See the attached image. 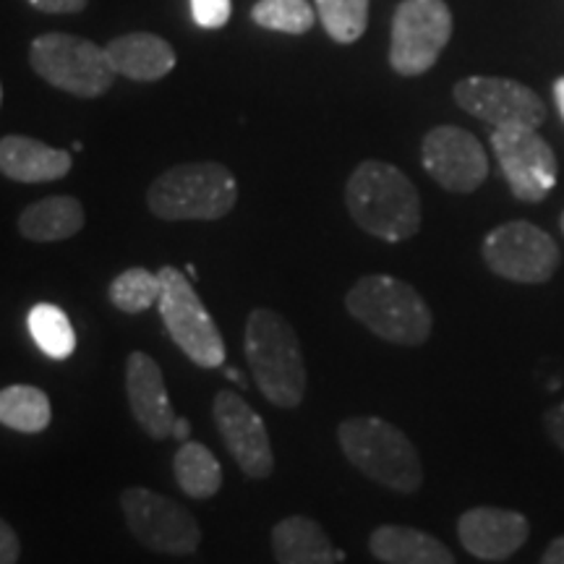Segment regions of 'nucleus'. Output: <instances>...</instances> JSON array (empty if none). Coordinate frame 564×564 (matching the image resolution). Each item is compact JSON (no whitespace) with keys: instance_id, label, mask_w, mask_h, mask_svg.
<instances>
[{"instance_id":"obj_13","label":"nucleus","mask_w":564,"mask_h":564,"mask_svg":"<svg viewBox=\"0 0 564 564\" xmlns=\"http://www.w3.org/2000/svg\"><path fill=\"white\" fill-rule=\"evenodd\" d=\"M421 162L426 173L453 194H470L489 175V158L474 133L457 126H436L423 137Z\"/></svg>"},{"instance_id":"obj_14","label":"nucleus","mask_w":564,"mask_h":564,"mask_svg":"<svg viewBox=\"0 0 564 564\" xmlns=\"http://www.w3.org/2000/svg\"><path fill=\"white\" fill-rule=\"evenodd\" d=\"M217 432L228 444L232 460L249 478H267L274 470V455L264 419L246 403L241 394L223 390L212 405Z\"/></svg>"},{"instance_id":"obj_37","label":"nucleus","mask_w":564,"mask_h":564,"mask_svg":"<svg viewBox=\"0 0 564 564\" xmlns=\"http://www.w3.org/2000/svg\"><path fill=\"white\" fill-rule=\"evenodd\" d=\"M560 228H562V232H564V212H562V220H560Z\"/></svg>"},{"instance_id":"obj_11","label":"nucleus","mask_w":564,"mask_h":564,"mask_svg":"<svg viewBox=\"0 0 564 564\" xmlns=\"http://www.w3.org/2000/svg\"><path fill=\"white\" fill-rule=\"evenodd\" d=\"M491 150L514 199L544 202L556 186V158L549 141L528 126L491 131Z\"/></svg>"},{"instance_id":"obj_35","label":"nucleus","mask_w":564,"mask_h":564,"mask_svg":"<svg viewBox=\"0 0 564 564\" xmlns=\"http://www.w3.org/2000/svg\"><path fill=\"white\" fill-rule=\"evenodd\" d=\"M225 377H228L232 384L243 387V390H246V384H249V382H246V379H243V373L238 371V369H232V366H225Z\"/></svg>"},{"instance_id":"obj_23","label":"nucleus","mask_w":564,"mask_h":564,"mask_svg":"<svg viewBox=\"0 0 564 564\" xmlns=\"http://www.w3.org/2000/svg\"><path fill=\"white\" fill-rule=\"evenodd\" d=\"M51 398L32 384H11L0 390V423L21 434H40L51 426Z\"/></svg>"},{"instance_id":"obj_8","label":"nucleus","mask_w":564,"mask_h":564,"mask_svg":"<svg viewBox=\"0 0 564 564\" xmlns=\"http://www.w3.org/2000/svg\"><path fill=\"white\" fill-rule=\"evenodd\" d=\"M121 510L126 525L141 546L158 554H194L202 544V528L186 507L171 497L131 486L121 494Z\"/></svg>"},{"instance_id":"obj_16","label":"nucleus","mask_w":564,"mask_h":564,"mask_svg":"<svg viewBox=\"0 0 564 564\" xmlns=\"http://www.w3.org/2000/svg\"><path fill=\"white\" fill-rule=\"evenodd\" d=\"M457 533L468 554L486 562H502L525 544L531 525L520 512L502 507H474L460 518Z\"/></svg>"},{"instance_id":"obj_32","label":"nucleus","mask_w":564,"mask_h":564,"mask_svg":"<svg viewBox=\"0 0 564 564\" xmlns=\"http://www.w3.org/2000/svg\"><path fill=\"white\" fill-rule=\"evenodd\" d=\"M541 564H564V535L562 539H554L552 544H549Z\"/></svg>"},{"instance_id":"obj_2","label":"nucleus","mask_w":564,"mask_h":564,"mask_svg":"<svg viewBox=\"0 0 564 564\" xmlns=\"http://www.w3.org/2000/svg\"><path fill=\"white\" fill-rule=\"evenodd\" d=\"M246 361L259 392L278 408H299L306 398V361L293 324L272 308H257L246 322Z\"/></svg>"},{"instance_id":"obj_3","label":"nucleus","mask_w":564,"mask_h":564,"mask_svg":"<svg viewBox=\"0 0 564 564\" xmlns=\"http://www.w3.org/2000/svg\"><path fill=\"white\" fill-rule=\"evenodd\" d=\"M345 308L369 333L394 345H423L434 327L432 308L408 282L366 274L345 295Z\"/></svg>"},{"instance_id":"obj_7","label":"nucleus","mask_w":564,"mask_h":564,"mask_svg":"<svg viewBox=\"0 0 564 564\" xmlns=\"http://www.w3.org/2000/svg\"><path fill=\"white\" fill-rule=\"evenodd\" d=\"M30 61L47 84L76 97H100L116 82L105 47L74 34H42L32 42Z\"/></svg>"},{"instance_id":"obj_27","label":"nucleus","mask_w":564,"mask_h":564,"mask_svg":"<svg viewBox=\"0 0 564 564\" xmlns=\"http://www.w3.org/2000/svg\"><path fill=\"white\" fill-rule=\"evenodd\" d=\"M253 24L285 34H306L314 26L316 13L308 0H259L251 9Z\"/></svg>"},{"instance_id":"obj_31","label":"nucleus","mask_w":564,"mask_h":564,"mask_svg":"<svg viewBox=\"0 0 564 564\" xmlns=\"http://www.w3.org/2000/svg\"><path fill=\"white\" fill-rule=\"evenodd\" d=\"M546 429L552 434V440L556 442V447L564 453V403L554 405L552 411L546 413Z\"/></svg>"},{"instance_id":"obj_5","label":"nucleus","mask_w":564,"mask_h":564,"mask_svg":"<svg viewBox=\"0 0 564 564\" xmlns=\"http://www.w3.org/2000/svg\"><path fill=\"white\" fill-rule=\"evenodd\" d=\"M238 202V183L220 162H183L165 171L147 192L160 220H220Z\"/></svg>"},{"instance_id":"obj_9","label":"nucleus","mask_w":564,"mask_h":564,"mask_svg":"<svg viewBox=\"0 0 564 564\" xmlns=\"http://www.w3.org/2000/svg\"><path fill=\"white\" fill-rule=\"evenodd\" d=\"M449 37L453 13L444 0H403L392 19V68L403 76L426 74L440 61Z\"/></svg>"},{"instance_id":"obj_26","label":"nucleus","mask_w":564,"mask_h":564,"mask_svg":"<svg viewBox=\"0 0 564 564\" xmlns=\"http://www.w3.org/2000/svg\"><path fill=\"white\" fill-rule=\"evenodd\" d=\"M322 26L340 45H350L369 24V0H316Z\"/></svg>"},{"instance_id":"obj_21","label":"nucleus","mask_w":564,"mask_h":564,"mask_svg":"<svg viewBox=\"0 0 564 564\" xmlns=\"http://www.w3.org/2000/svg\"><path fill=\"white\" fill-rule=\"evenodd\" d=\"M84 228V207L74 196H47L19 215V232L34 243L66 241Z\"/></svg>"},{"instance_id":"obj_30","label":"nucleus","mask_w":564,"mask_h":564,"mask_svg":"<svg viewBox=\"0 0 564 564\" xmlns=\"http://www.w3.org/2000/svg\"><path fill=\"white\" fill-rule=\"evenodd\" d=\"M30 3L45 13H79L87 9V0H30Z\"/></svg>"},{"instance_id":"obj_15","label":"nucleus","mask_w":564,"mask_h":564,"mask_svg":"<svg viewBox=\"0 0 564 564\" xmlns=\"http://www.w3.org/2000/svg\"><path fill=\"white\" fill-rule=\"evenodd\" d=\"M126 394L133 421L152 440H171L175 413L165 390L160 364L147 352H131L126 361Z\"/></svg>"},{"instance_id":"obj_29","label":"nucleus","mask_w":564,"mask_h":564,"mask_svg":"<svg viewBox=\"0 0 564 564\" xmlns=\"http://www.w3.org/2000/svg\"><path fill=\"white\" fill-rule=\"evenodd\" d=\"M19 556H21L19 535L3 518H0V564H17Z\"/></svg>"},{"instance_id":"obj_36","label":"nucleus","mask_w":564,"mask_h":564,"mask_svg":"<svg viewBox=\"0 0 564 564\" xmlns=\"http://www.w3.org/2000/svg\"><path fill=\"white\" fill-rule=\"evenodd\" d=\"M183 272H186L188 274V278H196V270H194V264H186V270H183Z\"/></svg>"},{"instance_id":"obj_1","label":"nucleus","mask_w":564,"mask_h":564,"mask_svg":"<svg viewBox=\"0 0 564 564\" xmlns=\"http://www.w3.org/2000/svg\"><path fill=\"white\" fill-rule=\"evenodd\" d=\"M345 204L358 228L387 243L408 241L421 228L419 192L390 162H361L345 186Z\"/></svg>"},{"instance_id":"obj_6","label":"nucleus","mask_w":564,"mask_h":564,"mask_svg":"<svg viewBox=\"0 0 564 564\" xmlns=\"http://www.w3.org/2000/svg\"><path fill=\"white\" fill-rule=\"evenodd\" d=\"M160 274V316L165 322L173 343L186 352L188 361L202 369L225 366V343L217 324L194 291L192 278L175 267H162Z\"/></svg>"},{"instance_id":"obj_28","label":"nucleus","mask_w":564,"mask_h":564,"mask_svg":"<svg viewBox=\"0 0 564 564\" xmlns=\"http://www.w3.org/2000/svg\"><path fill=\"white\" fill-rule=\"evenodd\" d=\"M230 0H192V17L202 30H220L230 19Z\"/></svg>"},{"instance_id":"obj_38","label":"nucleus","mask_w":564,"mask_h":564,"mask_svg":"<svg viewBox=\"0 0 564 564\" xmlns=\"http://www.w3.org/2000/svg\"><path fill=\"white\" fill-rule=\"evenodd\" d=\"M0 102H3V87H0Z\"/></svg>"},{"instance_id":"obj_18","label":"nucleus","mask_w":564,"mask_h":564,"mask_svg":"<svg viewBox=\"0 0 564 564\" xmlns=\"http://www.w3.org/2000/svg\"><path fill=\"white\" fill-rule=\"evenodd\" d=\"M105 53L116 74L133 82H160L175 68V53L165 40L150 32H133L110 40Z\"/></svg>"},{"instance_id":"obj_20","label":"nucleus","mask_w":564,"mask_h":564,"mask_svg":"<svg viewBox=\"0 0 564 564\" xmlns=\"http://www.w3.org/2000/svg\"><path fill=\"white\" fill-rule=\"evenodd\" d=\"M369 549L384 564H455L453 552L440 539L408 525L377 528Z\"/></svg>"},{"instance_id":"obj_22","label":"nucleus","mask_w":564,"mask_h":564,"mask_svg":"<svg viewBox=\"0 0 564 564\" xmlns=\"http://www.w3.org/2000/svg\"><path fill=\"white\" fill-rule=\"evenodd\" d=\"M173 474L181 491L192 499H209L223 486V465L209 447L199 442H183L173 457Z\"/></svg>"},{"instance_id":"obj_25","label":"nucleus","mask_w":564,"mask_h":564,"mask_svg":"<svg viewBox=\"0 0 564 564\" xmlns=\"http://www.w3.org/2000/svg\"><path fill=\"white\" fill-rule=\"evenodd\" d=\"M160 274L144 270V267H133L118 274L110 282L108 299L118 312L123 314H141L152 308L160 301Z\"/></svg>"},{"instance_id":"obj_24","label":"nucleus","mask_w":564,"mask_h":564,"mask_svg":"<svg viewBox=\"0 0 564 564\" xmlns=\"http://www.w3.org/2000/svg\"><path fill=\"white\" fill-rule=\"evenodd\" d=\"M30 333L45 356L63 361L76 350V333L66 312L53 303H37L30 312Z\"/></svg>"},{"instance_id":"obj_17","label":"nucleus","mask_w":564,"mask_h":564,"mask_svg":"<svg viewBox=\"0 0 564 564\" xmlns=\"http://www.w3.org/2000/svg\"><path fill=\"white\" fill-rule=\"evenodd\" d=\"M70 154L32 137L0 139V173L19 183H51L66 178Z\"/></svg>"},{"instance_id":"obj_33","label":"nucleus","mask_w":564,"mask_h":564,"mask_svg":"<svg viewBox=\"0 0 564 564\" xmlns=\"http://www.w3.org/2000/svg\"><path fill=\"white\" fill-rule=\"evenodd\" d=\"M188 434H192V421L188 419H175L173 423V436L178 442H188Z\"/></svg>"},{"instance_id":"obj_12","label":"nucleus","mask_w":564,"mask_h":564,"mask_svg":"<svg viewBox=\"0 0 564 564\" xmlns=\"http://www.w3.org/2000/svg\"><path fill=\"white\" fill-rule=\"evenodd\" d=\"M453 97L465 112L494 129H510V126L539 129L546 121L541 97L525 84L502 76H468L455 84Z\"/></svg>"},{"instance_id":"obj_4","label":"nucleus","mask_w":564,"mask_h":564,"mask_svg":"<svg viewBox=\"0 0 564 564\" xmlns=\"http://www.w3.org/2000/svg\"><path fill=\"white\" fill-rule=\"evenodd\" d=\"M340 449L371 481L400 494H413L423 484V468L415 444L394 423L373 415L345 419L337 429Z\"/></svg>"},{"instance_id":"obj_34","label":"nucleus","mask_w":564,"mask_h":564,"mask_svg":"<svg viewBox=\"0 0 564 564\" xmlns=\"http://www.w3.org/2000/svg\"><path fill=\"white\" fill-rule=\"evenodd\" d=\"M554 100H556V108H560V116L564 118V76L562 79H556L554 84Z\"/></svg>"},{"instance_id":"obj_19","label":"nucleus","mask_w":564,"mask_h":564,"mask_svg":"<svg viewBox=\"0 0 564 564\" xmlns=\"http://www.w3.org/2000/svg\"><path fill=\"white\" fill-rule=\"evenodd\" d=\"M272 552L278 564H337V549L312 518L293 514L272 528Z\"/></svg>"},{"instance_id":"obj_10","label":"nucleus","mask_w":564,"mask_h":564,"mask_svg":"<svg viewBox=\"0 0 564 564\" xmlns=\"http://www.w3.org/2000/svg\"><path fill=\"white\" fill-rule=\"evenodd\" d=\"M484 262L499 278L539 285L554 278L560 249L546 230L514 220L494 228L484 241Z\"/></svg>"}]
</instances>
